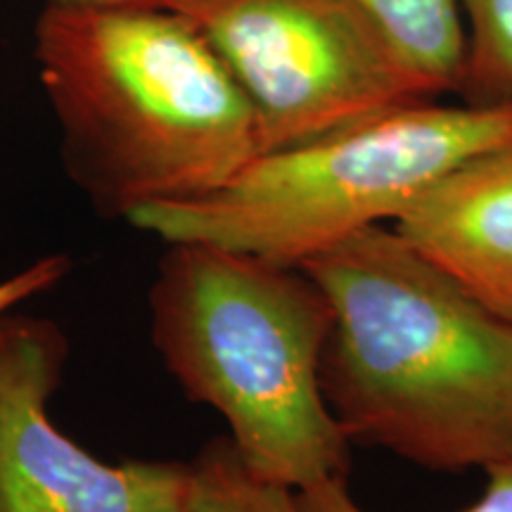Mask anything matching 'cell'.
<instances>
[{
    "mask_svg": "<svg viewBox=\"0 0 512 512\" xmlns=\"http://www.w3.org/2000/svg\"><path fill=\"white\" fill-rule=\"evenodd\" d=\"M328 297L325 401L351 441L439 472L512 453V323L368 228L304 266Z\"/></svg>",
    "mask_w": 512,
    "mask_h": 512,
    "instance_id": "1",
    "label": "cell"
},
{
    "mask_svg": "<svg viewBox=\"0 0 512 512\" xmlns=\"http://www.w3.org/2000/svg\"><path fill=\"white\" fill-rule=\"evenodd\" d=\"M34 62L67 176L107 219L209 195L261 155L247 95L181 12L48 0Z\"/></svg>",
    "mask_w": 512,
    "mask_h": 512,
    "instance_id": "2",
    "label": "cell"
},
{
    "mask_svg": "<svg viewBox=\"0 0 512 512\" xmlns=\"http://www.w3.org/2000/svg\"><path fill=\"white\" fill-rule=\"evenodd\" d=\"M147 306L164 368L226 420L249 470L294 491L347 477L351 439L320 384L332 311L304 268L166 242Z\"/></svg>",
    "mask_w": 512,
    "mask_h": 512,
    "instance_id": "3",
    "label": "cell"
},
{
    "mask_svg": "<svg viewBox=\"0 0 512 512\" xmlns=\"http://www.w3.org/2000/svg\"><path fill=\"white\" fill-rule=\"evenodd\" d=\"M510 140L512 105L420 100L264 152L223 188L152 204L128 223L164 242L304 268L363 230L396 223L446 171Z\"/></svg>",
    "mask_w": 512,
    "mask_h": 512,
    "instance_id": "4",
    "label": "cell"
},
{
    "mask_svg": "<svg viewBox=\"0 0 512 512\" xmlns=\"http://www.w3.org/2000/svg\"><path fill=\"white\" fill-rule=\"evenodd\" d=\"M238 81L261 155L306 143L425 93L354 0H174Z\"/></svg>",
    "mask_w": 512,
    "mask_h": 512,
    "instance_id": "5",
    "label": "cell"
},
{
    "mask_svg": "<svg viewBox=\"0 0 512 512\" xmlns=\"http://www.w3.org/2000/svg\"><path fill=\"white\" fill-rule=\"evenodd\" d=\"M67 361L55 320L0 316V512H190V460L105 463L55 425Z\"/></svg>",
    "mask_w": 512,
    "mask_h": 512,
    "instance_id": "6",
    "label": "cell"
},
{
    "mask_svg": "<svg viewBox=\"0 0 512 512\" xmlns=\"http://www.w3.org/2000/svg\"><path fill=\"white\" fill-rule=\"evenodd\" d=\"M392 226L477 304L512 323V140L446 171Z\"/></svg>",
    "mask_w": 512,
    "mask_h": 512,
    "instance_id": "7",
    "label": "cell"
},
{
    "mask_svg": "<svg viewBox=\"0 0 512 512\" xmlns=\"http://www.w3.org/2000/svg\"><path fill=\"white\" fill-rule=\"evenodd\" d=\"M392 41L430 98L460 91L465 72L463 0H354Z\"/></svg>",
    "mask_w": 512,
    "mask_h": 512,
    "instance_id": "8",
    "label": "cell"
},
{
    "mask_svg": "<svg viewBox=\"0 0 512 512\" xmlns=\"http://www.w3.org/2000/svg\"><path fill=\"white\" fill-rule=\"evenodd\" d=\"M190 465V512H306L299 491L249 470L228 434L207 441Z\"/></svg>",
    "mask_w": 512,
    "mask_h": 512,
    "instance_id": "9",
    "label": "cell"
},
{
    "mask_svg": "<svg viewBox=\"0 0 512 512\" xmlns=\"http://www.w3.org/2000/svg\"><path fill=\"white\" fill-rule=\"evenodd\" d=\"M463 22L460 93L479 105H512V0H463Z\"/></svg>",
    "mask_w": 512,
    "mask_h": 512,
    "instance_id": "10",
    "label": "cell"
},
{
    "mask_svg": "<svg viewBox=\"0 0 512 512\" xmlns=\"http://www.w3.org/2000/svg\"><path fill=\"white\" fill-rule=\"evenodd\" d=\"M484 494L463 512H512V453L486 467ZM306 512H370L351 496L347 477L299 491Z\"/></svg>",
    "mask_w": 512,
    "mask_h": 512,
    "instance_id": "11",
    "label": "cell"
},
{
    "mask_svg": "<svg viewBox=\"0 0 512 512\" xmlns=\"http://www.w3.org/2000/svg\"><path fill=\"white\" fill-rule=\"evenodd\" d=\"M69 271H72V261L67 256L48 254L22 268V271L3 278L0 280V316L15 311L17 306L38 297V294L53 290L67 278Z\"/></svg>",
    "mask_w": 512,
    "mask_h": 512,
    "instance_id": "12",
    "label": "cell"
},
{
    "mask_svg": "<svg viewBox=\"0 0 512 512\" xmlns=\"http://www.w3.org/2000/svg\"><path fill=\"white\" fill-rule=\"evenodd\" d=\"M86 3H110V5H152V8H171L174 0H86Z\"/></svg>",
    "mask_w": 512,
    "mask_h": 512,
    "instance_id": "13",
    "label": "cell"
}]
</instances>
